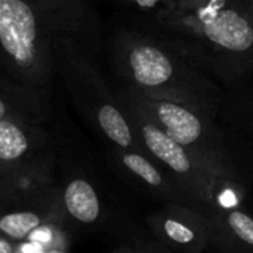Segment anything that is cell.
I'll return each instance as SVG.
<instances>
[{
  "mask_svg": "<svg viewBox=\"0 0 253 253\" xmlns=\"http://www.w3.org/2000/svg\"><path fill=\"white\" fill-rule=\"evenodd\" d=\"M133 26L227 88L241 83L253 69V15L247 0H208L193 10L143 12Z\"/></svg>",
  "mask_w": 253,
  "mask_h": 253,
  "instance_id": "6da1fadb",
  "label": "cell"
},
{
  "mask_svg": "<svg viewBox=\"0 0 253 253\" xmlns=\"http://www.w3.org/2000/svg\"><path fill=\"white\" fill-rule=\"evenodd\" d=\"M71 36L99 53V16L86 0H0L1 63L21 83L49 86L54 73L52 42Z\"/></svg>",
  "mask_w": 253,
  "mask_h": 253,
  "instance_id": "7a4b0ae2",
  "label": "cell"
},
{
  "mask_svg": "<svg viewBox=\"0 0 253 253\" xmlns=\"http://www.w3.org/2000/svg\"><path fill=\"white\" fill-rule=\"evenodd\" d=\"M108 48L111 69L123 84L220 116L226 89L165 42L132 25L118 27Z\"/></svg>",
  "mask_w": 253,
  "mask_h": 253,
  "instance_id": "3957f363",
  "label": "cell"
},
{
  "mask_svg": "<svg viewBox=\"0 0 253 253\" xmlns=\"http://www.w3.org/2000/svg\"><path fill=\"white\" fill-rule=\"evenodd\" d=\"M96 54L88 44L71 36H57L52 42L54 72L59 74L79 113L108 140L109 145L150 157L133 135Z\"/></svg>",
  "mask_w": 253,
  "mask_h": 253,
  "instance_id": "277c9868",
  "label": "cell"
},
{
  "mask_svg": "<svg viewBox=\"0 0 253 253\" xmlns=\"http://www.w3.org/2000/svg\"><path fill=\"white\" fill-rule=\"evenodd\" d=\"M130 100L177 141L198 163L234 184L247 188L237 142L215 116L177 101L156 99L120 82Z\"/></svg>",
  "mask_w": 253,
  "mask_h": 253,
  "instance_id": "5b68a950",
  "label": "cell"
},
{
  "mask_svg": "<svg viewBox=\"0 0 253 253\" xmlns=\"http://www.w3.org/2000/svg\"><path fill=\"white\" fill-rule=\"evenodd\" d=\"M113 89L133 135L153 162L172 174L208 210L241 207L247 188L227 182L203 167L130 100L120 84Z\"/></svg>",
  "mask_w": 253,
  "mask_h": 253,
  "instance_id": "8992f818",
  "label": "cell"
},
{
  "mask_svg": "<svg viewBox=\"0 0 253 253\" xmlns=\"http://www.w3.org/2000/svg\"><path fill=\"white\" fill-rule=\"evenodd\" d=\"M108 158L119 177L152 199L165 204L175 202L204 208L172 174L143 153L109 145Z\"/></svg>",
  "mask_w": 253,
  "mask_h": 253,
  "instance_id": "52a82bcc",
  "label": "cell"
},
{
  "mask_svg": "<svg viewBox=\"0 0 253 253\" xmlns=\"http://www.w3.org/2000/svg\"><path fill=\"white\" fill-rule=\"evenodd\" d=\"M158 241L170 251L200 253L210 249L208 210L184 203H166L146 217Z\"/></svg>",
  "mask_w": 253,
  "mask_h": 253,
  "instance_id": "ba28073f",
  "label": "cell"
},
{
  "mask_svg": "<svg viewBox=\"0 0 253 253\" xmlns=\"http://www.w3.org/2000/svg\"><path fill=\"white\" fill-rule=\"evenodd\" d=\"M56 151L0 172V210L14 209L36 202L53 192L56 182Z\"/></svg>",
  "mask_w": 253,
  "mask_h": 253,
  "instance_id": "9c48e42d",
  "label": "cell"
},
{
  "mask_svg": "<svg viewBox=\"0 0 253 253\" xmlns=\"http://www.w3.org/2000/svg\"><path fill=\"white\" fill-rule=\"evenodd\" d=\"M54 150L53 136L44 125H27L0 118V172Z\"/></svg>",
  "mask_w": 253,
  "mask_h": 253,
  "instance_id": "30bf717a",
  "label": "cell"
},
{
  "mask_svg": "<svg viewBox=\"0 0 253 253\" xmlns=\"http://www.w3.org/2000/svg\"><path fill=\"white\" fill-rule=\"evenodd\" d=\"M49 116V86L21 83L7 74L0 77V118L27 125H44Z\"/></svg>",
  "mask_w": 253,
  "mask_h": 253,
  "instance_id": "8fae6325",
  "label": "cell"
},
{
  "mask_svg": "<svg viewBox=\"0 0 253 253\" xmlns=\"http://www.w3.org/2000/svg\"><path fill=\"white\" fill-rule=\"evenodd\" d=\"M66 220L68 217L62 203L61 185H58L53 192L36 202L2 211L0 232L14 242H21L40 227Z\"/></svg>",
  "mask_w": 253,
  "mask_h": 253,
  "instance_id": "7c38bea8",
  "label": "cell"
},
{
  "mask_svg": "<svg viewBox=\"0 0 253 253\" xmlns=\"http://www.w3.org/2000/svg\"><path fill=\"white\" fill-rule=\"evenodd\" d=\"M210 249L227 253H253V217L241 207L208 210Z\"/></svg>",
  "mask_w": 253,
  "mask_h": 253,
  "instance_id": "4fadbf2b",
  "label": "cell"
},
{
  "mask_svg": "<svg viewBox=\"0 0 253 253\" xmlns=\"http://www.w3.org/2000/svg\"><path fill=\"white\" fill-rule=\"evenodd\" d=\"M62 203L72 225L91 227L105 224L108 214L93 183L82 173H72L61 185Z\"/></svg>",
  "mask_w": 253,
  "mask_h": 253,
  "instance_id": "5bb4252c",
  "label": "cell"
},
{
  "mask_svg": "<svg viewBox=\"0 0 253 253\" xmlns=\"http://www.w3.org/2000/svg\"><path fill=\"white\" fill-rule=\"evenodd\" d=\"M108 232L116 239V246L111 252H168V247L156 239L153 234L148 235L136 226L126 212L118 210L108 215L105 224Z\"/></svg>",
  "mask_w": 253,
  "mask_h": 253,
  "instance_id": "9a60e30c",
  "label": "cell"
},
{
  "mask_svg": "<svg viewBox=\"0 0 253 253\" xmlns=\"http://www.w3.org/2000/svg\"><path fill=\"white\" fill-rule=\"evenodd\" d=\"M68 220L47 224L32 232L25 241L15 242L16 252H67L72 245Z\"/></svg>",
  "mask_w": 253,
  "mask_h": 253,
  "instance_id": "2e32d148",
  "label": "cell"
},
{
  "mask_svg": "<svg viewBox=\"0 0 253 253\" xmlns=\"http://www.w3.org/2000/svg\"><path fill=\"white\" fill-rule=\"evenodd\" d=\"M114 1L136 7L142 12H156L158 10L174 7L173 0H114Z\"/></svg>",
  "mask_w": 253,
  "mask_h": 253,
  "instance_id": "e0dca14e",
  "label": "cell"
},
{
  "mask_svg": "<svg viewBox=\"0 0 253 253\" xmlns=\"http://www.w3.org/2000/svg\"><path fill=\"white\" fill-rule=\"evenodd\" d=\"M208 0H173V5L174 7L182 10H193L195 7L200 6L202 4H204Z\"/></svg>",
  "mask_w": 253,
  "mask_h": 253,
  "instance_id": "ac0fdd59",
  "label": "cell"
},
{
  "mask_svg": "<svg viewBox=\"0 0 253 253\" xmlns=\"http://www.w3.org/2000/svg\"><path fill=\"white\" fill-rule=\"evenodd\" d=\"M16 244L5 235H0V253H15Z\"/></svg>",
  "mask_w": 253,
  "mask_h": 253,
  "instance_id": "d6986e66",
  "label": "cell"
},
{
  "mask_svg": "<svg viewBox=\"0 0 253 253\" xmlns=\"http://www.w3.org/2000/svg\"><path fill=\"white\" fill-rule=\"evenodd\" d=\"M247 4H249L250 10H251L252 15H253V0H247Z\"/></svg>",
  "mask_w": 253,
  "mask_h": 253,
  "instance_id": "ffe728a7",
  "label": "cell"
}]
</instances>
